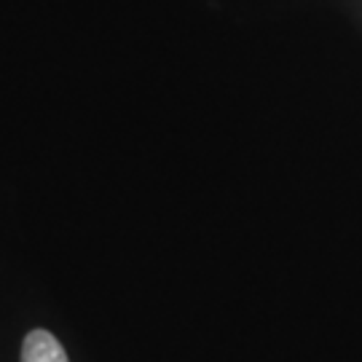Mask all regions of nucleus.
<instances>
[{
    "instance_id": "f257e3e1",
    "label": "nucleus",
    "mask_w": 362,
    "mask_h": 362,
    "mask_svg": "<svg viewBox=\"0 0 362 362\" xmlns=\"http://www.w3.org/2000/svg\"><path fill=\"white\" fill-rule=\"evenodd\" d=\"M22 362H70L65 349L49 330H30L22 344Z\"/></svg>"
}]
</instances>
